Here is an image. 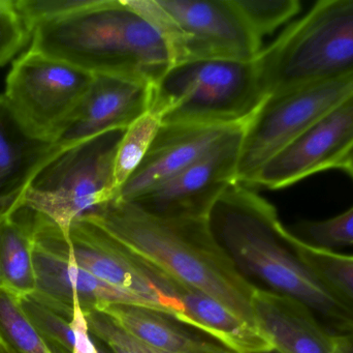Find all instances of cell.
<instances>
[{
    "label": "cell",
    "mask_w": 353,
    "mask_h": 353,
    "mask_svg": "<svg viewBox=\"0 0 353 353\" xmlns=\"http://www.w3.org/2000/svg\"><path fill=\"white\" fill-rule=\"evenodd\" d=\"M208 222L242 273L306 305L334 333H352L353 308L299 257L271 203L236 182L214 203Z\"/></svg>",
    "instance_id": "cell-2"
},
{
    "label": "cell",
    "mask_w": 353,
    "mask_h": 353,
    "mask_svg": "<svg viewBox=\"0 0 353 353\" xmlns=\"http://www.w3.org/2000/svg\"><path fill=\"white\" fill-rule=\"evenodd\" d=\"M29 48L93 76L152 84L174 66L167 39L130 0H89L70 14L39 23Z\"/></svg>",
    "instance_id": "cell-3"
},
{
    "label": "cell",
    "mask_w": 353,
    "mask_h": 353,
    "mask_svg": "<svg viewBox=\"0 0 353 353\" xmlns=\"http://www.w3.org/2000/svg\"><path fill=\"white\" fill-rule=\"evenodd\" d=\"M125 130L108 131L63 149L37 174L24 205L66 233L72 222L117 198L114 167Z\"/></svg>",
    "instance_id": "cell-6"
},
{
    "label": "cell",
    "mask_w": 353,
    "mask_h": 353,
    "mask_svg": "<svg viewBox=\"0 0 353 353\" xmlns=\"http://www.w3.org/2000/svg\"><path fill=\"white\" fill-rule=\"evenodd\" d=\"M152 83L94 76L56 144L65 149L108 131L128 128L150 109Z\"/></svg>",
    "instance_id": "cell-13"
},
{
    "label": "cell",
    "mask_w": 353,
    "mask_h": 353,
    "mask_svg": "<svg viewBox=\"0 0 353 353\" xmlns=\"http://www.w3.org/2000/svg\"><path fill=\"white\" fill-rule=\"evenodd\" d=\"M246 126L232 128L182 171L130 202L161 217L207 218L222 193L236 182Z\"/></svg>",
    "instance_id": "cell-11"
},
{
    "label": "cell",
    "mask_w": 353,
    "mask_h": 353,
    "mask_svg": "<svg viewBox=\"0 0 353 353\" xmlns=\"http://www.w3.org/2000/svg\"><path fill=\"white\" fill-rule=\"evenodd\" d=\"M336 353H353V332L336 334Z\"/></svg>",
    "instance_id": "cell-27"
},
{
    "label": "cell",
    "mask_w": 353,
    "mask_h": 353,
    "mask_svg": "<svg viewBox=\"0 0 353 353\" xmlns=\"http://www.w3.org/2000/svg\"><path fill=\"white\" fill-rule=\"evenodd\" d=\"M265 99L353 74V0H323L257 56Z\"/></svg>",
    "instance_id": "cell-5"
},
{
    "label": "cell",
    "mask_w": 353,
    "mask_h": 353,
    "mask_svg": "<svg viewBox=\"0 0 353 353\" xmlns=\"http://www.w3.org/2000/svg\"><path fill=\"white\" fill-rule=\"evenodd\" d=\"M83 217L139 263L207 294L239 318L259 327L252 307L257 287L216 240L208 217H161L119 199Z\"/></svg>",
    "instance_id": "cell-1"
},
{
    "label": "cell",
    "mask_w": 353,
    "mask_h": 353,
    "mask_svg": "<svg viewBox=\"0 0 353 353\" xmlns=\"http://www.w3.org/2000/svg\"><path fill=\"white\" fill-rule=\"evenodd\" d=\"M265 101L257 58L201 59L174 64L153 83L149 111L163 124L241 126Z\"/></svg>",
    "instance_id": "cell-4"
},
{
    "label": "cell",
    "mask_w": 353,
    "mask_h": 353,
    "mask_svg": "<svg viewBox=\"0 0 353 353\" xmlns=\"http://www.w3.org/2000/svg\"><path fill=\"white\" fill-rule=\"evenodd\" d=\"M290 233L299 257L338 298L353 308V255L308 246Z\"/></svg>",
    "instance_id": "cell-21"
},
{
    "label": "cell",
    "mask_w": 353,
    "mask_h": 353,
    "mask_svg": "<svg viewBox=\"0 0 353 353\" xmlns=\"http://www.w3.org/2000/svg\"><path fill=\"white\" fill-rule=\"evenodd\" d=\"M353 93V74L268 97L243 135L236 182L250 186L274 155Z\"/></svg>",
    "instance_id": "cell-10"
},
{
    "label": "cell",
    "mask_w": 353,
    "mask_h": 353,
    "mask_svg": "<svg viewBox=\"0 0 353 353\" xmlns=\"http://www.w3.org/2000/svg\"><path fill=\"white\" fill-rule=\"evenodd\" d=\"M10 352H12V353H17V352H12V350H10Z\"/></svg>",
    "instance_id": "cell-32"
},
{
    "label": "cell",
    "mask_w": 353,
    "mask_h": 353,
    "mask_svg": "<svg viewBox=\"0 0 353 353\" xmlns=\"http://www.w3.org/2000/svg\"><path fill=\"white\" fill-rule=\"evenodd\" d=\"M32 30L17 6L16 0H0V68L31 43Z\"/></svg>",
    "instance_id": "cell-25"
},
{
    "label": "cell",
    "mask_w": 353,
    "mask_h": 353,
    "mask_svg": "<svg viewBox=\"0 0 353 353\" xmlns=\"http://www.w3.org/2000/svg\"><path fill=\"white\" fill-rule=\"evenodd\" d=\"M33 242L66 259L97 279L161 306L170 318L183 325L184 308L174 298L165 276L132 258L99 226L79 218L66 233L45 216L33 211Z\"/></svg>",
    "instance_id": "cell-8"
},
{
    "label": "cell",
    "mask_w": 353,
    "mask_h": 353,
    "mask_svg": "<svg viewBox=\"0 0 353 353\" xmlns=\"http://www.w3.org/2000/svg\"><path fill=\"white\" fill-rule=\"evenodd\" d=\"M247 23L261 39L301 10L299 0H234Z\"/></svg>",
    "instance_id": "cell-24"
},
{
    "label": "cell",
    "mask_w": 353,
    "mask_h": 353,
    "mask_svg": "<svg viewBox=\"0 0 353 353\" xmlns=\"http://www.w3.org/2000/svg\"><path fill=\"white\" fill-rule=\"evenodd\" d=\"M236 126H240L163 124L144 161L120 189L116 199L134 201L157 188L199 159Z\"/></svg>",
    "instance_id": "cell-14"
},
{
    "label": "cell",
    "mask_w": 353,
    "mask_h": 353,
    "mask_svg": "<svg viewBox=\"0 0 353 353\" xmlns=\"http://www.w3.org/2000/svg\"><path fill=\"white\" fill-rule=\"evenodd\" d=\"M91 336L105 343L113 353H139L132 336L105 314L97 311L85 313Z\"/></svg>",
    "instance_id": "cell-26"
},
{
    "label": "cell",
    "mask_w": 353,
    "mask_h": 353,
    "mask_svg": "<svg viewBox=\"0 0 353 353\" xmlns=\"http://www.w3.org/2000/svg\"><path fill=\"white\" fill-rule=\"evenodd\" d=\"M263 353H279V352H276L275 350H271V352H263Z\"/></svg>",
    "instance_id": "cell-31"
},
{
    "label": "cell",
    "mask_w": 353,
    "mask_h": 353,
    "mask_svg": "<svg viewBox=\"0 0 353 353\" xmlns=\"http://www.w3.org/2000/svg\"><path fill=\"white\" fill-rule=\"evenodd\" d=\"M32 211L26 205L0 222V290L14 296L37 290Z\"/></svg>",
    "instance_id": "cell-20"
},
{
    "label": "cell",
    "mask_w": 353,
    "mask_h": 353,
    "mask_svg": "<svg viewBox=\"0 0 353 353\" xmlns=\"http://www.w3.org/2000/svg\"><path fill=\"white\" fill-rule=\"evenodd\" d=\"M0 353H12L3 345L1 341H0Z\"/></svg>",
    "instance_id": "cell-30"
},
{
    "label": "cell",
    "mask_w": 353,
    "mask_h": 353,
    "mask_svg": "<svg viewBox=\"0 0 353 353\" xmlns=\"http://www.w3.org/2000/svg\"><path fill=\"white\" fill-rule=\"evenodd\" d=\"M93 78L68 62L29 48L12 62L3 95L30 134L56 143Z\"/></svg>",
    "instance_id": "cell-9"
},
{
    "label": "cell",
    "mask_w": 353,
    "mask_h": 353,
    "mask_svg": "<svg viewBox=\"0 0 353 353\" xmlns=\"http://www.w3.org/2000/svg\"><path fill=\"white\" fill-rule=\"evenodd\" d=\"M132 337L134 347L137 348L139 353H165L161 352V350H155V348L151 347V346L147 345L144 342L140 341V340L134 338V336H132Z\"/></svg>",
    "instance_id": "cell-28"
},
{
    "label": "cell",
    "mask_w": 353,
    "mask_h": 353,
    "mask_svg": "<svg viewBox=\"0 0 353 353\" xmlns=\"http://www.w3.org/2000/svg\"><path fill=\"white\" fill-rule=\"evenodd\" d=\"M308 246L323 250L353 247V207L343 213L321 221H303L288 229Z\"/></svg>",
    "instance_id": "cell-23"
},
{
    "label": "cell",
    "mask_w": 353,
    "mask_h": 353,
    "mask_svg": "<svg viewBox=\"0 0 353 353\" xmlns=\"http://www.w3.org/2000/svg\"><path fill=\"white\" fill-rule=\"evenodd\" d=\"M257 327L279 353H336V333L306 305L257 287L252 300Z\"/></svg>",
    "instance_id": "cell-17"
},
{
    "label": "cell",
    "mask_w": 353,
    "mask_h": 353,
    "mask_svg": "<svg viewBox=\"0 0 353 353\" xmlns=\"http://www.w3.org/2000/svg\"><path fill=\"white\" fill-rule=\"evenodd\" d=\"M161 126V120L148 111L126 128L116 153L114 167L118 193L144 161Z\"/></svg>",
    "instance_id": "cell-22"
},
{
    "label": "cell",
    "mask_w": 353,
    "mask_h": 353,
    "mask_svg": "<svg viewBox=\"0 0 353 353\" xmlns=\"http://www.w3.org/2000/svg\"><path fill=\"white\" fill-rule=\"evenodd\" d=\"M170 287L184 308L183 325L203 332L239 353H263L274 350L273 344L261 329L239 318L207 294L172 280Z\"/></svg>",
    "instance_id": "cell-18"
},
{
    "label": "cell",
    "mask_w": 353,
    "mask_h": 353,
    "mask_svg": "<svg viewBox=\"0 0 353 353\" xmlns=\"http://www.w3.org/2000/svg\"><path fill=\"white\" fill-rule=\"evenodd\" d=\"M97 312L109 317L118 327L147 345L165 353H239L217 341L194 337L172 323L174 319L142 307L103 304Z\"/></svg>",
    "instance_id": "cell-19"
},
{
    "label": "cell",
    "mask_w": 353,
    "mask_h": 353,
    "mask_svg": "<svg viewBox=\"0 0 353 353\" xmlns=\"http://www.w3.org/2000/svg\"><path fill=\"white\" fill-rule=\"evenodd\" d=\"M353 151V93L274 155L251 187L278 190L325 170L339 168Z\"/></svg>",
    "instance_id": "cell-12"
},
{
    "label": "cell",
    "mask_w": 353,
    "mask_h": 353,
    "mask_svg": "<svg viewBox=\"0 0 353 353\" xmlns=\"http://www.w3.org/2000/svg\"><path fill=\"white\" fill-rule=\"evenodd\" d=\"M338 169H342L343 171L347 172L353 178V151L348 155V157L340 164Z\"/></svg>",
    "instance_id": "cell-29"
},
{
    "label": "cell",
    "mask_w": 353,
    "mask_h": 353,
    "mask_svg": "<svg viewBox=\"0 0 353 353\" xmlns=\"http://www.w3.org/2000/svg\"><path fill=\"white\" fill-rule=\"evenodd\" d=\"M37 290L52 302L74 310L78 300L85 313L103 304L130 305L150 309L165 315V311L152 300L116 287L97 279L66 259L33 244Z\"/></svg>",
    "instance_id": "cell-15"
},
{
    "label": "cell",
    "mask_w": 353,
    "mask_h": 353,
    "mask_svg": "<svg viewBox=\"0 0 353 353\" xmlns=\"http://www.w3.org/2000/svg\"><path fill=\"white\" fill-rule=\"evenodd\" d=\"M62 151L30 134L0 95V222L24 205L37 174Z\"/></svg>",
    "instance_id": "cell-16"
},
{
    "label": "cell",
    "mask_w": 353,
    "mask_h": 353,
    "mask_svg": "<svg viewBox=\"0 0 353 353\" xmlns=\"http://www.w3.org/2000/svg\"><path fill=\"white\" fill-rule=\"evenodd\" d=\"M163 33L174 64L201 59H256L263 39L234 0H130Z\"/></svg>",
    "instance_id": "cell-7"
}]
</instances>
